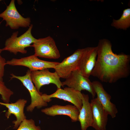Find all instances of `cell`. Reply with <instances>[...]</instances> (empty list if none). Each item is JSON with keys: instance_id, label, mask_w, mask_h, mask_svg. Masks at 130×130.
Listing matches in <instances>:
<instances>
[{"instance_id": "obj_1", "label": "cell", "mask_w": 130, "mask_h": 130, "mask_svg": "<svg viewBox=\"0 0 130 130\" xmlns=\"http://www.w3.org/2000/svg\"><path fill=\"white\" fill-rule=\"evenodd\" d=\"M97 58L91 75L103 82L112 83L127 77L130 73V56L114 53L108 39L100 40L97 46Z\"/></svg>"}, {"instance_id": "obj_2", "label": "cell", "mask_w": 130, "mask_h": 130, "mask_svg": "<svg viewBox=\"0 0 130 130\" xmlns=\"http://www.w3.org/2000/svg\"><path fill=\"white\" fill-rule=\"evenodd\" d=\"M33 26L32 24L31 25L27 30L19 37H18V31L13 32L11 37L6 40L5 47L2 49L3 51H8L15 55L18 52L26 53L27 51L25 48L31 46V45L36 39L31 33Z\"/></svg>"}, {"instance_id": "obj_3", "label": "cell", "mask_w": 130, "mask_h": 130, "mask_svg": "<svg viewBox=\"0 0 130 130\" xmlns=\"http://www.w3.org/2000/svg\"><path fill=\"white\" fill-rule=\"evenodd\" d=\"M31 72L28 70L26 74L23 76H17L13 73L10 74L11 78H16L19 80L29 91L31 97V103L26 107V110L29 112H32L36 107L39 109L48 105L47 103L43 99L42 93H39L34 85L31 78Z\"/></svg>"}, {"instance_id": "obj_4", "label": "cell", "mask_w": 130, "mask_h": 130, "mask_svg": "<svg viewBox=\"0 0 130 130\" xmlns=\"http://www.w3.org/2000/svg\"><path fill=\"white\" fill-rule=\"evenodd\" d=\"M0 18L6 21V26L16 29L20 27H29L31 20L30 18H25L18 11L15 6V0H12L6 10L0 14Z\"/></svg>"}, {"instance_id": "obj_5", "label": "cell", "mask_w": 130, "mask_h": 130, "mask_svg": "<svg viewBox=\"0 0 130 130\" xmlns=\"http://www.w3.org/2000/svg\"><path fill=\"white\" fill-rule=\"evenodd\" d=\"M31 46L34 48V54L38 57L54 59L60 57L55 41L50 36L36 39Z\"/></svg>"}, {"instance_id": "obj_6", "label": "cell", "mask_w": 130, "mask_h": 130, "mask_svg": "<svg viewBox=\"0 0 130 130\" xmlns=\"http://www.w3.org/2000/svg\"><path fill=\"white\" fill-rule=\"evenodd\" d=\"M58 63L41 60L34 54L19 59L13 58L6 61V64L12 66H25L28 68L30 71H32L45 69H54Z\"/></svg>"}, {"instance_id": "obj_7", "label": "cell", "mask_w": 130, "mask_h": 130, "mask_svg": "<svg viewBox=\"0 0 130 130\" xmlns=\"http://www.w3.org/2000/svg\"><path fill=\"white\" fill-rule=\"evenodd\" d=\"M41 95L44 101L47 103L51 101V98H55L71 103L79 111L82 106V93L71 88L65 87L63 89L57 88V90L51 94H44Z\"/></svg>"}, {"instance_id": "obj_8", "label": "cell", "mask_w": 130, "mask_h": 130, "mask_svg": "<svg viewBox=\"0 0 130 130\" xmlns=\"http://www.w3.org/2000/svg\"><path fill=\"white\" fill-rule=\"evenodd\" d=\"M84 48L77 50L71 55L64 58L54 69L60 78L66 79L72 72L78 69Z\"/></svg>"}, {"instance_id": "obj_9", "label": "cell", "mask_w": 130, "mask_h": 130, "mask_svg": "<svg viewBox=\"0 0 130 130\" xmlns=\"http://www.w3.org/2000/svg\"><path fill=\"white\" fill-rule=\"evenodd\" d=\"M89 78L83 75L77 69L72 72L65 80L62 83L63 87L66 85L79 91H86L91 94L93 98L96 94L92 82Z\"/></svg>"}, {"instance_id": "obj_10", "label": "cell", "mask_w": 130, "mask_h": 130, "mask_svg": "<svg viewBox=\"0 0 130 130\" xmlns=\"http://www.w3.org/2000/svg\"><path fill=\"white\" fill-rule=\"evenodd\" d=\"M30 76L31 80L38 92L42 86L52 83L56 85L57 88L63 87L60 77L57 73L50 72L48 69L31 71Z\"/></svg>"}, {"instance_id": "obj_11", "label": "cell", "mask_w": 130, "mask_h": 130, "mask_svg": "<svg viewBox=\"0 0 130 130\" xmlns=\"http://www.w3.org/2000/svg\"><path fill=\"white\" fill-rule=\"evenodd\" d=\"M97 54V46L84 48L78 69L84 76L89 78L91 75L96 64Z\"/></svg>"}, {"instance_id": "obj_12", "label": "cell", "mask_w": 130, "mask_h": 130, "mask_svg": "<svg viewBox=\"0 0 130 130\" xmlns=\"http://www.w3.org/2000/svg\"><path fill=\"white\" fill-rule=\"evenodd\" d=\"M92 83L97 98L103 108L112 118H115L118 110L116 105L111 101V96L105 91L99 82L94 81Z\"/></svg>"}, {"instance_id": "obj_13", "label": "cell", "mask_w": 130, "mask_h": 130, "mask_svg": "<svg viewBox=\"0 0 130 130\" xmlns=\"http://www.w3.org/2000/svg\"><path fill=\"white\" fill-rule=\"evenodd\" d=\"M92 112V126L96 130H106L108 115L97 97L90 102Z\"/></svg>"}, {"instance_id": "obj_14", "label": "cell", "mask_w": 130, "mask_h": 130, "mask_svg": "<svg viewBox=\"0 0 130 130\" xmlns=\"http://www.w3.org/2000/svg\"><path fill=\"white\" fill-rule=\"evenodd\" d=\"M27 100L23 99H20L14 103H6L0 102V104L5 106L8 109L5 113L6 117L8 119L12 114L14 115L16 118V120L13 121L14 124L13 129H16L26 117L24 113V109Z\"/></svg>"}, {"instance_id": "obj_15", "label": "cell", "mask_w": 130, "mask_h": 130, "mask_svg": "<svg viewBox=\"0 0 130 130\" xmlns=\"http://www.w3.org/2000/svg\"><path fill=\"white\" fill-rule=\"evenodd\" d=\"M42 112L47 115L54 116L64 115L69 117L72 122L78 121L79 111L74 105H67L62 106L56 104L41 110Z\"/></svg>"}, {"instance_id": "obj_16", "label": "cell", "mask_w": 130, "mask_h": 130, "mask_svg": "<svg viewBox=\"0 0 130 130\" xmlns=\"http://www.w3.org/2000/svg\"><path fill=\"white\" fill-rule=\"evenodd\" d=\"M82 104L79 111L78 121L80 123L81 130H87L89 127L92 126V109L88 95L82 93Z\"/></svg>"}, {"instance_id": "obj_17", "label": "cell", "mask_w": 130, "mask_h": 130, "mask_svg": "<svg viewBox=\"0 0 130 130\" xmlns=\"http://www.w3.org/2000/svg\"><path fill=\"white\" fill-rule=\"evenodd\" d=\"M112 26L117 29L126 30L130 26V8L124 9L121 18L118 20L113 19Z\"/></svg>"}, {"instance_id": "obj_18", "label": "cell", "mask_w": 130, "mask_h": 130, "mask_svg": "<svg viewBox=\"0 0 130 130\" xmlns=\"http://www.w3.org/2000/svg\"><path fill=\"white\" fill-rule=\"evenodd\" d=\"M13 94V92L6 87L3 81L0 80V94L4 103H9L10 97Z\"/></svg>"}, {"instance_id": "obj_19", "label": "cell", "mask_w": 130, "mask_h": 130, "mask_svg": "<svg viewBox=\"0 0 130 130\" xmlns=\"http://www.w3.org/2000/svg\"><path fill=\"white\" fill-rule=\"evenodd\" d=\"M17 130H41L40 127L36 126L32 119H26L20 125Z\"/></svg>"}, {"instance_id": "obj_20", "label": "cell", "mask_w": 130, "mask_h": 130, "mask_svg": "<svg viewBox=\"0 0 130 130\" xmlns=\"http://www.w3.org/2000/svg\"><path fill=\"white\" fill-rule=\"evenodd\" d=\"M6 61L5 58L0 54V80H3L4 75V67L6 65Z\"/></svg>"}, {"instance_id": "obj_21", "label": "cell", "mask_w": 130, "mask_h": 130, "mask_svg": "<svg viewBox=\"0 0 130 130\" xmlns=\"http://www.w3.org/2000/svg\"><path fill=\"white\" fill-rule=\"evenodd\" d=\"M3 51V50H2V49H0V53H1V52Z\"/></svg>"}, {"instance_id": "obj_22", "label": "cell", "mask_w": 130, "mask_h": 130, "mask_svg": "<svg viewBox=\"0 0 130 130\" xmlns=\"http://www.w3.org/2000/svg\"><path fill=\"white\" fill-rule=\"evenodd\" d=\"M0 1H1V0H0Z\"/></svg>"}]
</instances>
